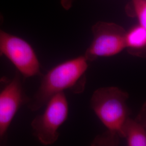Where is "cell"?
Returning a JSON list of instances; mask_svg holds the SVG:
<instances>
[{
    "instance_id": "6da1fadb",
    "label": "cell",
    "mask_w": 146,
    "mask_h": 146,
    "mask_svg": "<svg viewBox=\"0 0 146 146\" xmlns=\"http://www.w3.org/2000/svg\"><path fill=\"white\" fill-rule=\"evenodd\" d=\"M84 55L58 64L45 74L36 92L29 98L27 106L35 111L41 109L52 96L73 88L82 78L88 68Z\"/></svg>"
},
{
    "instance_id": "7a4b0ae2",
    "label": "cell",
    "mask_w": 146,
    "mask_h": 146,
    "mask_svg": "<svg viewBox=\"0 0 146 146\" xmlns=\"http://www.w3.org/2000/svg\"><path fill=\"white\" fill-rule=\"evenodd\" d=\"M127 92L116 87L97 89L92 94L90 105L107 131L122 138V127L131 115L127 105Z\"/></svg>"
},
{
    "instance_id": "3957f363",
    "label": "cell",
    "mask_w": 146,
    "mask_h": 146,
    "mask_svg": "<svg viewBox=\"0 0 146 146\" xmlns=\"http://www.w3.org/2000/svg\"><path fill=\"white\" fill-rule=\"evenodd\" d=\"M3 23L0 13V57L8 58L25 78L40 75L41 64L34 48L25 40L4 31Z\"/></svg>"
},
{
    "instance_id": "277c9868",
    "label": "cell",
    "mask_w": 146,
    "mask_h": 146,
    "mask_svg": "<svg viewBox=\"0 0 146 146\" xmlns=\"http://www.w3.org/2000/svg\"><path fill=\"white\" fill-rule=\"evenodd\" d=\"M46 109L41 115L31 121L33 134L42 145L54 143L60 135L58 130L68 118L69 104L64 92L52 96L46 104Z\"/></svg>"
},
{
    "instance_id": "5b68a950",
    "label": "cell",
    "mask_w": 146,
    "mask_h": 146,
    "mask_svg": "<svg viewBox=\"0 0 146 146\" xmlns=\"http://www.w3.org/2000/svg\"><path fill=\"white\" fill-rule=\"evenodd\" d=\"M92 33L93 40L84 55L88 62L114 56L125 49L126 31L117 24L98 22L92 27Z\"/></svg>"
},
{
    "instance_id": "8992f818",
    "label": "cell",
    "mask_w": 146,
    "mask_h": 146,
    "mask_svg": "<svg viewBox=\"0 0 146 146\" xmlns=\"http://www.w3.org/2000/svg\"><path fill=\"white\" fill-rule=\"evenodd\" d=\"M20 74L17 71L13 80L0 92V140L5 136L17 111L29 100L23 90Z\"/></svg>"
},
{
    "instance_id": "52a82bcc",
    "label": "cell",
    "mask_w": 146,
    "mask_h": 146,
    "mask_svg": "<svg viewBox=\"0 0 146 146\" xmlns=\"http://www.w3.org/2000/svg\"><path fill=\"white\" fill-rule=\"evenodd\" d=\"M146 104L135 118L129 116L122 127V138L125 139L127 146H146Z\"/></svg>"
},
{
    "instance_id": "ba28073f",
    "label": "cell",
    "mask_w": 146,
    "mask_h": 146,
    "mask_svg": "<svg viewBox=\"0 0 146 146\" xmlns=\"http://www.w3.org/2000/svg\"><path fill=\"white\" fill-rule=\"evenodd\" d=\"M125 49L131 55L146 56V28L138 25L126 31Z\"/></svg>"
},
{
    "instance_id": "9c48e42d",
    "label": "cell",
    "mask_w": 146,
    "mask_h": 146,
    "mask_svg": "<svg viewBox=\"0 0 146 146\" xmlns=\"http://www.w3.org/2000/svg\"><path fill=\"white\" fill-rule=\"evenodd\" d=\"M120 136L110 131H106L100 135L97 136L92 145L93 146H117L120 142Z\"/></svg>"
},
{
    "instance_id": "30bf717a",
    "label": "cell",
    "mask_w": 146,
    "mask_h": 146,
    "mask_svg": "<svg viewBox=\"0 0 146 146\" xmlns=\"http://www.w3.org/2000/svg\"><path fill=\"white\" fill-rule=\"evenodd\" d=\"M133 4L139 25L146 28V0H133Z\"/></svg>"
},
{
    "instance_id": "8fae6325",
    "label": "cell",
    "mask_w": 146,
    "mask_h": 146,
    "mask_svg": "<svg viewBox=\"0 0 146 146\" xmlns=\"http://www.w3.org/2000/svg\"><path fill=\"white\" fill-rule=\"evenodd\" d=\"M74 0H61V4L65 8H69L70 7Z\"/></svg>"
}]
</instances>
